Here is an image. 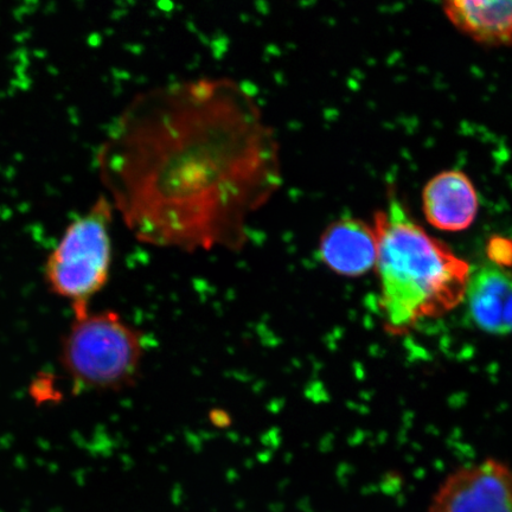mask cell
Wrapping results in <instances>:
<instances>
[{
    "label": "cell",
    "instance_id": "6da1fadb",
    "mask_svg": "<svg viewBox=\"0 0 512 512\" xmlns=\"http://www.w3.org/2000/svg\"><path fill=\"white\" fill-rule=\"evenodd\" d=\"M115 213L146 245L239 251L283 183L273 127L238 81L198 78L133 98L96 153Z\"/></svg>",
    "mask_w": 512,
    "mask_h": 512
},
{
    "label": "cell",
    "instance_id": "7a4b0ae2",
    "mask_svg": "<svg viewBox=\"0 0 512 512\" xmlns=\"http://www.w3.org/2000/svg\"><path fill=\"white\" fill-rule=\"evenodd\" d=\"M373 224L379 241V306L389 334H406L422 320L443 317L464 302L469 262L427 233L398 197L390 195Z\"/></svg>",
    "mask_w": 512,
    "mask_h": 512
},
{
    "label": "cell",
    "instance_id": "3957f363",
    "mask_svg": "<svg viewBox=\"0 0 512 512\" xmlns=\"http://www.w3.org/2000/svg\"><path fill=\"white\" fill-rule=\"evenodd\" d=\"M145 355L143 332L113 310L73 316L59 364L72 392L115 393L132 387Z\"/></svg>",
    "mask_w": 512,
    "mask_h": 512
},
{
    "label": "cell",
    "instance_id": "277c9868",
    "mask_svg": "<svg viewBox=\"0 0 512 512\" xmlns=\"http://www.w3.org/2000/svg\"><path fill=\"white\" fill-rule=\"evenodd\" d=\"M115 210L100 196L63 230L43 266V278L54 296L67 302L73 316L92 310L104 291L113 266L112 226Z\"/></svg>",
    "mask_w": 512,
    "mask_h": 512
},
{
    "label": "cell",
    "instance_id": "5b68a950",
    "mask_svg": "<svg viewBox=\"0 0 512 512\" xmlns=\"http://www.w3.org/2000/svg\"><path fill=\"white\" fill-rule=\"evenodd\" d=\"M427 512H512V466L486 458L457 467L438 485Z\"/></svg>",
    "mask_w": 512,
    "mask_h": 512
},
{
    "label": "cell",
    "instance_id": "8992f818",
    "mask_svg": "<svg viewBox=\"0 0 512 512\" xmlns=\"http://www.w3.org/2000/svg\"><path fill=\"white\" fill-rule=\"evenodd\" d=\"M320 260L332 273L358 278L376 265L379 241L374 224L357 217L331 222L319 239Z\"/></svg>",
    "mask_w": 512,
    "mask_h": 512
},
{
    "label": "cell",
    "instance_id": "52a82bcc",
    "mask_svg": "<svg viewBox=\"0 0 512 512\" xmlns=\"http://www.w3.org/2000/svg\"><path fill=\"white\" fill-rule=\"evenodd\" d=\"M479 210L478 192L471 178L460 170L440 172L422 191V211L428 223L443 232L469 229Z\"/></svg>",
    "mask_w": 512,
    "mask_h": 512
},
{
    "label": "cell",
    "instance_id": "ba28073f",
    "mask_svg": "<svg viewBox=\"0 0 512 512\" xmlns=\"http://www.w3.org/2000/svg\"><path fill=\"white\" fill-rule=\"evenodd\" d=\"M472 322L486 334H512V271L496 264L471 272L465 299Z\"/></svg>",
    "mask_w": 512,
    "mask_h": 512
},
{
    "label": "cell",
    "instance_id": "9c48e42d",
    "mask_svg": "<svg viewBox=\"0 0 512 512\" xmlns=\"http://www.w3.org/2000/svg\"><path fill=\"white\" fill-rule=\"evenodd\" d=\"M454 27L479 43L512 42V0H441Z\"/></svg>",
    "mask_w": 512,
    "mask_h": 512
}]
</instances>
